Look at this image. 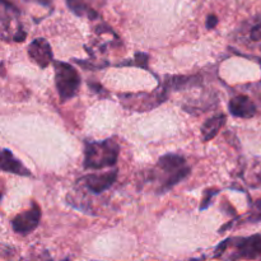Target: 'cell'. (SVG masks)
<instances>
[{
	"mask_svg": "<svg viewBox=\"0 0 261 261\" xmlns=\"http://www.w3.org/2000/svg\"><path fill=\"white\" fill-rule=\"evenodd\" d=\"M229 112L236 117L251 119L256 114V105L250 97L245 94H239L229 101Z\"/></svg>",
	"mask_w": 261,
	"mask_h": 261,
	"instance_id": "9c48e42d",
	"label": "cell"
},
{
	"mask_svg": "<svg viewBox=\"0 0 261 261\" xmlns=\"http://www.w3.org/2000/svg\"><path fill=\"white\" fill-rule=\"evenodd\" d=\"M213 256L223 261L261 259V234L229 237L217 246Z\"/></svg>",
	"mask_w": 261,
	"mask_h": 261,
	"instance_id": "6da1fadb",
	"label": "cell"
},
{
	"mask_svg": "<svg viewBox=\"0 0 261 261\" xmlns=\"http://www.w3.org/2000/svg\"><path fill=\"white\" fill-rule=\"evenodd\" d=\"M28 55L40 68H47L54 60L51 46L45 38H36L28 46Z\"/></svg>",
	"mask_w": 261,
	"mask_h": 261,
	"instance_id": "ba28073f",
	"label": "cell"
},
{
	"mask_svg": "<svg viewBox=\"0 0 261 261\" xmlns=\"http://www.w3.org/2000/svg\"><path fill=\"white\" fill-rule=\"evenodd\" d=\"M216 194H217V190H208V191H205V193H204L205 198L203 199V204H201V206H200L201 211H203V209L208 208L209 204H211L212 198H213V196L216 195Z\"/></svg>",
	"mask_w": 261,
	"mask_h": 261,
	"instance_id": "4fadbf2b",
	"label": "cell"
},
{
	"mask_svg": "<svg viewBox=\"0 0 261 261\" xmlns=\"http://www.w3.org/2000/svg\"><path fill=\"white\" fill-rule=\"evenodd\" d=\"M2 171L19 176H31V172L13 155L9 149H3L2 152Z\"/></svg>",
	"mask_w": 261,
	"mask_h": 261,
	"instance_id": "30bf717a",
	"label": "cell"
},
{
	"mask_svg": "<svg viewBox=\"0 0 261 261\" xmlns=\"http://www.w3.org/2000/svg\"><path fill=\"white\" fill-rule=\"evenodd\" d=\"M191 168L186 165V160L178 154H165L157 162V167L153 170L152 178L158 181V194H165L186 178Z\"/></svg>",
	"mask_w": 261,
	"mask_h": 261,
	"instance_id": "7a4b0ae2",
	"label": "cell"
},
{
	"mask_svg": "<svg viewBox=\"0 0 261 261\" xmlns=\"http://www.w3.org/2000/svg\"><path fill=\"white\" fill-rule=\"evenodd\" d=\"M40 208H38L37 204H32V208L14 217L10 221V224H12V228L15 233L25 236V234L31 233V232H33L37 228L38 224H40Z\"/></svg>",
	"mask_w": 261,
	"mask_h": 261,
	"instance_id": "8992f818",
	"label": "cell"
},
{
	"mask_svg": "<svg viewBox=\"0 0 261 261\" xmlns=\"http://www.w3.org/2000/svg\"><path fill=\"white\" fill-rule=\"evenodd\" d=\"M250 37L252 41H261V22L252 27V30L250 31Z\"/></svg>",
	"mask_w": 261,
	"mask_h": 261,
	"instance_id": "5bb4252c",
	"label": "cell"
},
{
	"mask_svg": "<svg viewBox=\"0 0 261 261\" xmlns=\"http://www.w3.org/2000/svg\"><path fill=\"white\" fill-rule=\"evenodd\" d=\"M55 84L61 102L76 96L81 88V76L79 73L68 63L55 61Z\"/></svg>",
	"mask_w": 261,
	"mask_h": 261,
	"instance_id": "277c9868",
	"label": "cell"
},
{
	"mask_svg": "<svg viewBox=\"0 0 261 261\" xmlns=\"http://www.w3.org/2000/svg\"><path fill=\"white\" fill-rule=\"evenodd\" d=\"M31 261H53V259H51L50 256H48L47 254H42L41 255V256H38V257H36V259H33V260H31Z\"/></svg>",
	"mask_w": 261,
	"mask_h": 261,
	"instance_id": "2e32d148",
	"label": "cell"
},
{
	"mask_svg": "<svg viewBox=\"0 0 261 261\" xmlns=\"http://www.w3.org/2000/svg\"><path fill=\"white\" fill-rule=\"evenodd\" d=\"M224 124H226V115L224 114L214 115L211 119L206 120L204 122L203 127H201V139H203V142H209L214 137H217V134L223 127Z\"/></svg>",
	"mask_w": 261,
	"mask_h": 261,
	"instance_id": "8fae6325",
	"label": "cell"
},
{
	"mask_svg": "<svg viewBox=\"0 0 261 261\" xmlns=\"http://www.w3.org/2000/svg\"><path fill=\"white\" fill-rule=\"evenodd\" d=\"M3 2V13H2V37L3 40L12 38L15 42H22L25 38V32L23 31L22 25H13L17 20L15 17L18 15V10L13 5H10L7 0Z\"/></svg>",
	"mask_w": 261,
	"mask_h": 261,
	"instance_id": "5b68a950",
	"label": "cell"
},
{
	"mask_svg": "<svg viewBox=\"0 0 261 261\" xmlns=\"http://www.w3.org/2000/svg\"><path fill=\"white\" fill-rule=\"evenodd\" d=\"M217 23H218V18H217L214 14H211L208 17V19H206V28L212 30V28L216 27Z\"/></svg>",
	"mask_w": 261,
	"mask_h": 261,
	"instance_id": "9a60e30c",
	"label": "cell"
},
{
	"mask_svg": "<svg viewBox=\"0 0 261 261\" xmlns=\"http://www.w3.org/2000/svg\"><path fill=\"white\" fill-rule=\"evenodd\" d=\"M117 178V170L109 171L105 173H91L81 178L84 188L93 194H101L111 188Z\"/></svg>",
	"mask_w": 261,
	"mask_h": 261,
	"instance_id": "52a82bcc",
	"label": "cell"
},
{
	"mask_svg": "<svg viewBox=\"0 0 261 261\" xmlns=\"http://www.w3.org/2000/svg\"><path fill=\"white\" fill-rule=\"evenodd\" d=\"M68 5L76 15H86L91 19L97 18V12L89 7L86 0H68Z\"/></svg>",
	"mask_w": 261,
	"mask_h": 261,
	"instance_id": "7c38bea8",
	"label": "cell"
},
{
	"mask_svg": "<svg viewBox=\"0 0 261 261\" xmlns=\"http://www.w3.org/2000/svg\"><path fill=\"white\" fill-rule=\"evenodd\" d=\"M120 145L115 139H106L102 142H87L84 147V168L101 170L111 167L117 162Z\"/></svg>",
	"mask_w": 261,
	"mask_h": 261,
	"instance_id": "3957f363",
	"label": "cell"
}]
</instances>
